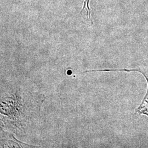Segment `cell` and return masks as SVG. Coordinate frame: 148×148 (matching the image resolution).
<instances>
[{
    "mask_svg": "<svg viewBox=\"0 0 148 148\" xmlns=\"http://www.w3.org/2000/svg\"><path fill=\"white\" fill-rule=\"evenodd\" d=\"M141 73L144 75V77L146 78L148 83V77H147V76L142 72ZM137 112L139 114H145V115L148 116V89L146 95L142 101V104H140V106L138 108Z\"/></svg>",
    "mask_w": 148,
    "mask_h": 148,
    "instance_id": "6da1fadb",
    "label": "cell"
},
{
    "mask_svg": "<svg viewBox=\"0 0 148 148\" xmlns=\"http://www.w3.org/2000/svg\"><path fill=\"white\" fill-rule=\"evenodd\" d=\"M90 0H84L83 7L81 11V13H82L83 11L85 10L86 12V14L88 19L90 20V22L92 23V18H91V11L90 7Z\"/></svg>",
    "mask_w": 148,
    "mask_h": 148,
    "instance_id": "7a4b0ae2",
    "label": "cell"
}]
</instances>
